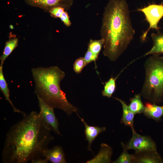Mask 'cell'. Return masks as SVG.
<instances>
[{
	"instance_id": "cell-17",
	"label": "cell",
	"mask_w": 163,
	"mask_h": 163,
	"mask_svg": "<svg viewBox=\"0 0 163 163\" xmlns=\"http://www.w3.org/2000/svg\"><path fill=\"white\" fill-rule=\"evenodd\" d=\"M129 100L130 103L128 106L132 112L135 114L143 113L145 105L142 101L141 94H135Z\"/></svg>"
},
{
	"instance_id": "cell-14",
	"label": "cell",
	"mask_w": 163,
	"mask_h": 163,
	"mask_svg": "<svg viewBox=\"0 0 163 163\" xmlns=\"http://www.w3.org/2000/svg\"><path fill=\"white\" fill-rule=\"evenodd\" d=\"M151 36L153 42L152 46L143 56L150 54H163V33L158 31L156 33L152 34Z\"/></svg>"
},
{
	"instance_id": "cell-26",
	"label": "cell",
	"mask_w": 163,
	"mask_h": 163,
	"mask_svg": "<svg viewBox=\"0 0 163 163\" xmlns=\"http://www.w3.org/2000/svg\"><path fill=\"white\" fill-rule=\"evenodd\" d=\"M30 161L32 163H47L48 162L46 158H42V157L32 160Z\"/></svg>"
},
{
	"instance_id": "cell-3",
	"label": "cell",
	"mask_w": 163,
	"mask_h": 163,
	"mask_svg": "<svg viewBox=\"0 0 163 163\" xmlns=\"http://www.w3.org/2000/svg\"><path fill=\"white\" fill-rule=\"evenodd\" d=\"M31 72L37 96L54 108L63 111L68 116L74 112L78 113V109L69 102L60 87V83L65 76L64 72L53 66L33 68Z\"/></svg>"
},
{
	"instance_id": "cell-25",
	"label": "cell",
	"mask_w": 163,
	"mask_h": 163,
	"mask_svg": "<svg viewBox=\"0 0 163 163\" xmlns=\"http://www.w3.org/2000/svg\"><path fill=\"white\" fill-rule=\"evenodd\" d=\"M59 18L67 27H69L71 25V22L68 13L65 10L62 13Z\"/></svg>"
},
{
	"instance_id": "cell-9",
	"label": "cell",
	"mask_w": 163,
	"mask_h": 163,
	"mask_svg": "<svg viewBox=\"0 0 163 163\" xmlns=\"http://www.w3.org/2000/svg\"><path fill=\"white\" fill-rule=\"evenodd\" d=\"M134 163H162L163 159L157 150L135 152Z\"/></svg>"
},
{
	"instance_id": "cell-11",
	"label": "cell",
	"mask_w": 163,
	"mask_h": 163,
	"mask_svg": "<svg viewBox=\"0 0 163 163\" xmlns=\"http://www.w3.org/2000/svg\"><path fill=\"white\" fill-rule=\"evenodd\" d=\"M77 115L85 126V139L88 141V150L91 151V145L93 142L98 135L105 131L106 128L105 127H99L97 126H89L84 119L81 118L78 113Z\"/></svg>"
},
{
	"instance_id": "cell-15",
	"label": "cell",
	"mask_w": 163,
	"mask_h": 163,
	"mask_svg": "<svg viewBox=\"0 0 163 163\" xmlns=\"http://www.w3.org/2000/svg\"><path fill=\"white\" fill-rule=\"evenodd\" d=\"M114 98L118 101L122 105L123 114L121 123L130 127L131 128L134 127V118L135 114L130 110L124 101L118 98Z\"/></svg>"
},
{
	"instance_id": "cell-2",
	"label": "cell",
	"mask_w": 163,
	"mask_h": 163,
	"mask_svg": "<svg viewBox=\"0 0 163 163\" xmlns=\"http://www.w3.org/2000/svg\"><path fill=\"white\" fill-rule=\"evenodd\" d=\"M135 31L125 0H109L103 14L100 30L104 40V55L115 61L133 39Z\"/></svg>"
},
{
	"instance_id": "cell-1",
	"label": "cell",
	"mask_w": 163,
	"mask_h": 163,
	"mask_svg": "<svg viewBox=\"0 0 163 163\" xmlns=\"http://www.w3.org/2000/svg\"><path fill=\"white\" fill-rule=\"evenodd\" d=\"M39 113L32 111L12 126L2 153L3 163H26L40 157L54 139Z\"/></svg>"
},
{
	"instance_id": "cell-10",
	"label": "cell",
	"mask_w": 163,
	"mask_h": 163,
	"mask_svg": "<svg viewBox=\"0 0 163 163\" xmlns=\"http://www.w3.org/2000/svg\"><path fill=\"white\" fill-rule=\"evenodd\" d=\"M42 157L51 163H67L63 148L59 145L47 149L43 152Z\"/></svg>"
},
{
	"instance_id": "cell-4",
	"label": "cell",
	"mask_w": 163,
	"mask_h": 163,
	"mask_svg": "<svg viewBox=\"0 0 163 163\" xmlns=\"http://www.w3.org/2000/svg\"><path fill=\"white\" fill-rule=\"evenodd\" d=\"M144 66L145 77L141 95L149 102L159 104L163 99V56L152 55Z\"/></svg>"
},
{
	"instance_id": "cell-16",
	"label": "cell",
	"mask_w": 163,
	"mask_h": 163,
	"mask_svg": "<svg viewBox=\"0 0 163 163\" xmlns=\"http://www.w3.org/2000/svg\"><path fill=\"white\" fill-rule=\"evenodd\" d=\"M0 89L4 95L5 99L11 106L14 112L20 113L23 115L26 114L17 108L10 98V91L3 72V65H0Z\"/></svg>"
},
{
	"instance_id": "cell-8",
	"label": "cell",
	"mask_w": 163,
	"mask_h": 163,
	"mask_svg": "<svg viewBox=\"0 0 163 163\" xmlns=\"http://www.w3.org/2000/svg\"><path fill=\"white\" fill-rule=\"evenodd\" d=\"M28 5L49 12L52 8L61 7L67 11L72 5L74 0H24Z\"/></svg>"
},
{
	"instance_id": "cell-23",
	"label": "cell",
	"mask_w": 163,
	"mask_h": 163,
	"mask_svg": "<svg viewBox=\"0 0 163 163\" xmlns=\"http://www.w3.org/2000/svg\"><path fill=\"white\" fill-rule=\"evenodd\" d=\"M83 58L86 64L87 65L92 62H95L98 58V56L94 54L88 49Z\"/></svg>"
},
{
	"instance_id": "cell-12",
	"label": "cell",
	"mask_w": 163,
	"mask_h": 163,
	"mask_svg": "<svg viewBox=\"0 0 163 163\" xmlns=\"http://www.w3.org/2000/svg\"><path fill=\"white\" fill-rule=\"evenodd\" d=\"M113 154L112 148L104 143L101 144L97 154L93 158L87 161L86 163H109L111 162Z\"/></svg>"
},
{
	"instance_id": "cell-20",
	"label": "cell",
	"mask_w": 163,
	"mask_h": 163,
	"mask_svg": "<svg viewBox=\"0 0 163 163\" xmlns=\"http://www.w3.org/2000/svg\"><path fill=\"white\" fill-rule=\"evenodd\" d=\"M123 151L119 157L112 162L113 163H134L133 154H130L128 152L126 145L121 142Z\"/></svg>"
},
{
	"instance_id": "cell-13",
	"label": "cell",
	"mask_w": 163,
	"mask_h": 163,
	"mask_svg": "<svg viewBox=\"0 0 163 163\" xmlns=\"http://www.w3.org/2000/svg\"><path fill=\"white\" fill-rule=\"evenodd\" d=\"M143 113L149 118L153 119L156 122L161 120L163 116V106L158 105L150 102H146Z\"/></svg>"
},
{
	"instance_id": "cell-7",
	"label": "cell",
	"mask_w": 163,
	"mask_h": 163,
	"mask_svg": "<svg viewBox=\"0 0 163 163\" xmlns=\"http://www.w3.org/2000/svg\"><path fill=\"white\" fill-rule=\"evenodd\" d=\"M132 136L126 145L128 149H132L135 152L148 150H157L156 143L149 136L139 134L133 127L131 128Z\"/></svg>"
},
{
	"instance_id": "cell-24",
	"label": "cell",
	"mask_w": 163,
	"mask_h": 163,
	"mask_svg": "<svg viewBox=\"0 0 163 163\" xmlns=\"http://www.w3.org/2000/svg\"><path fill=\"white\" fill-rule=\"evenodd\" d=\"M65 10L64 8L62 7H55L51 8L48 12L52 17L55 18H59Z\"/></svg>"
},
{
	"instance_id": "cell-5",
	"label": "cell",
	"mask_w": 163,
	"mask_h": 163,
	"mask_svg": "<svg viewBox=\"0 0 163 163\" xmlns=\"http://www.w3.org/2000/svg\"><path fill=\"white\" fill-rule=\"evenodd\" d=\"M138 10L144 14L149 24V28L141 37L142 41H144L151 29H154L158 31L159 30L160 28L158 24L163 17V4H150L143 8L138 9Z\"/></svg>"
},
{
	"instance_id": "cell-21",
	"label": "cell",
	"mask_w": 163,
	"mask_h": 163,
	"mask_svg": "<svg viewBox=\"0 0 163 163\" xmlns=\"http://www.w3.org/2000/svg\"><path fill=\"white\" fill-rule=\"evenodd\" d=\"M104 43V41L102 38L98 40L91 39L88 44V49L94 54L98 56Z\"/></svg>"
},
{
	"instance_id": "cell-6",
	"label": "cell",
	"mask_w": 163,
	"mask_h": 163,
	"mask_svg": "<svg viewBox=\"0 0 163 163\" xmlns=\"http://www.w3.org/2000/svg\"><path fill=\"white\" fill-rule=\"evenodd\" d=\"M40 109L39 113L43 123L51 131L61 136L59 123L55 115L53 108L50 106L39 97L37 96Z\"/></svg>"
},
{
	"instance_id": "cell-22",
	"label": "cell",
	"mask_w": 163,
	"mask_h": 163,
	"mask_svg": "<svg viewBox=\"0 0 163 163\" xmlns=\"http://www.w3.org/2000/svg\"><path fill=\"white\" fill-rule=\"evenodd\" d=\"M86 66L84 58L80 57L77 59L75 61L73 64V70L76 73L79 74Z\"/></svg>"
},
{
	"instance_id": "cell-19",
	"label": "cell",
	"mask_w": 163,
	"mask_h": 163,
	"mask_svg": "<svg viewBox=\"0 0 163 163\" xmlns=\"http://www.w3.org/2000/svg\"><path fill=\"white\" fill-rule=\"evenodd\" d=\"M118 76L115 78L112 77L105 82L104 89L102 91V94L103 96L109 98L112 97L116 90V81Z\"/></svg>"
},
{
	"instance_id": "cell-18",
	"label": "cell",
	"mask_w": 163,
	"mask_h": 163,
	"mask_svg": "<svg viewBox=\"0 0 163 163\" xmlns=\"http://www.w3.org/2000/svg\"><path fill=\"white\" fill-rule=\"evenodd\" d=\"M18 38H15L10 39L6 42L3 53L0 57L1 64L3 65L6 58L18 46Z\"/></svg>"
}]
</instances>
